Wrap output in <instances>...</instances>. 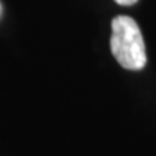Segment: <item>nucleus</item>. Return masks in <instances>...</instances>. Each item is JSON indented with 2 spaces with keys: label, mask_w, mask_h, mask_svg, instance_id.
Listing matches in <instances>:
<instances>
[{
  "label": "nucleus",
  "mask_w": 156,
  "mask_h": 156,
  "mask_svg": "<svg viewBox=\"0 0 156 156\" xmlns=\"http://www.w3.org/2000/svg\"><path fill=\"white\" fill-rule=\"evenodd\" d=\"M110 48L116 61L126 69L139 71L146 65V48L139 25L129 16H117L112 22Z\"/></svg>",
  "instance_id": "1"
},
{
  "label": "nucleus",
  "mask_w": 156,
  "mask_h": 156,
  "mask_svg": "<svg viewBox=\"0 0 156 156\" xmlns=\"http://www.w3.org/2000/svg\"><path fill=\"white\" fill-rule=\"evenodd\" d=\"M114 2L122 6H132V5H134L137 0H114Z\"/></svg>",
  "instance_id": "2"
}]
</instances>
